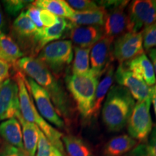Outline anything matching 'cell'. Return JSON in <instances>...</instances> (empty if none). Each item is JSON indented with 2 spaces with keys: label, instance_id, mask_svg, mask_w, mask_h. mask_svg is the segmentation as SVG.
Listing matches in <instances>:
<instances>
[{
  "label": "cell",
  "instance_id": "obj_11",
  "mask_svg": "<svg viewBox=\"0 0 156 156\" xmlns=\"http://www.w3.org/2000/svg\"><path fill=\"white\" fill-rule=\"evenodd\" d=\"M114 78L119 85L129 90L134 99L143 101L152 98V88L145 82L136 77L123 64H120L114 73Z\"/></svg>",
  "mask_w": 156,
  "mask_h": 156
},
{
  "label": "cell",
  "instance_id": "obj_20",
  "mask_svg": "<svg viewBox=\"0 0 156 156\" xmlns=\"http://www.w3.org/2000/svg\"><path fill=\"white\" fill-rule=\"evenodd\" d=\"M136 145V140L127 134L113 137L107 142L103 150L104 156H122Z\"/></svg>",
  "mask_w": 156,
  "mask_h": 156
},
{
  "label": "cell",
  "instance_id": "obj_22",
  "mask_svg": "<svg viewBox=\"0 0 156 156\" xmlns=\"http://www.w3.org/2000/svg\"><path fill=\"white\" fill-rule=\"evenodd\" d=\"M24 54L14 39L5 34H0V58L9 64H16Z\"/></svg>",
  "mask_w": 156,
  "mask_h": 156
},
{
  "label": "cell",
  "instance_id": "obj_36",
  "mask_svg": "<svg viewBox=\"0 0 156 156\" xmlns=\"http://www.w3.org/2000/svg\"><path fill=\"white\" fill-rule=\"evenodd\" d=\"M148 148L154 156H156V126L152 129V131L149 135Z\"/></svg>",
  "mask_w": 156,
  "mask_h": 156
},
{
  "label": "cell",
  "instance_id": "obj_41",
  "mask_svg": "<svg viewBox=\"0 0 156 156\" xmlns=\"http://www.w3.org/2000/svg\"><path fill=\"white\" fill-rule=\"evenodd\" d=\"M0 147H1V139H0Z\"/></svg>",
  "mask_w": 156,
  "mask_h": 156
},
{
  "label": "cell",
  "instance_id": "obj_1",
  "mask_svg": "<svg viewBox=\"0 0 156 156\" xmlns=\"http://www.w3.org/2000/svg\"><path fill=\"white\" fill-rule=\"evenodd\" d=\"M24 75L30 77L49 95L52 103L60 116L71 120L73 115V103L57 78L37 58L25 56L15 64Z\"/></svg>",
  "mask_w": 156,
  "mask_h": 156
},
{
  "label": "cell",
  "instance_id": "obj_2",
  "mask_svg": "<svg viewBox=\"0 0 156 156\" xmlns=\"http://www.w3.org/2000/svg\"><path fill=\"white\" fill-rule=\"evenodd\" d=\"M135 106L129 90L121 85H113L106 95L102 108V119L110 132H119L127 124Z\"/></svg>",
  "mask_w": 156,
  "mask_h": 156
},
{
  "label": "cell",
  "instance_id": "obj_6",
  "mask_svg": "<svg viewBox=\"0 0 156 156\" xmlns=\"http://www.w3.org/2000/svg\"><path fill=\"white\" fill-rule=\"evenodd\" d=\"M99 5L107 12L103 26L104 36L115 39L129 32L128 1H103Z\"/></svg>",
  "mask_w": 156,
  "mask_h": 156
},
{
  "label": "cell",
  "instance_id": "obj_23",
  "mask_svg": "<svg viewBox=\"0 0 156 156\" xmlns=\"http://www.w3.org/2000/svg\"><path fill=\"white\" fill-rule=\"evenodd\" d=\"M33 4L41 9L47 10L56 16L69 20L73 16L75 11L64 0H37Z\"/></svg>",
  "mask_w": 156,
  "mask_h": 156
},
{
  "label": "cell",
  "instance_id": "obj_4",
  "mask_svg": "<svg viewBox=\"0 0 156 156\" xmlns=\"http://www.w3.org/2000/svg\"><path fill=\"white\" fill-rule=\"evenodd\" d=\"M98 77L90 69L85 75L72 74L65 78L67 88L75 100L81 116L85 119H90Z\"/></svg>",
  "mask_w": 156,
  "mask_h": 156
},
{
  "label": "cell",
  "instance_id": "obj_15",
  "mask_svg": "<svg viewBox=\"0 0 156 156\" xmlns=\"http://www.w3.org/2000/svg\"><path fill=\"white\" fill-rule=\"evenodd\" d=\"M73 25L69 20L58 17V23L55 25L49 28H44L37 30L35 34L34 41L36 44V52L40 51L45 46L61 38L67 30Z\"/></svg>",
  "mask_w": 156,
  "mask_h": 156
},
{
  "label": "cell",
  "instance_id": "obj_13",
  "mask_svg": "<svg viewBox=\"0 0 156 156\" xmlns=\"http://www.w3.org/2000/svg\"><path fill=\"white\" fill-rule=\"evenodd\" d=\"M114 38L103 36L93 46L90 54L91 71L101 77L112 64V48Z\"/></svg>",
  "mask_w": 156,
  "mask_h": 156
},
{
  "label": "cell",
  "instance_id": "obj_14",
  "mask_svg": "<svg viewBox=\"0 0 156 156\" xmlns=\"http://www.w3.org/2000/svg\"><path fill=\"white\" fill-rule=\"evenodd\" d=\"M69 37L75 46L92 48L104 35L103 26L73 25L69 28Z\"/></svg>",
  "mask_w": 156,
  "mask_h": 156
},
{
  "label": "cell",
  "instance_id": "obj_32",
  "mask_svg": "<svg viewBox=\"0 0 156 156\" xmlns=\"http://www.w3.org/2000/svg\"><path fill=\"white\" fill-rule=\"evenodd\" d=\"M0 156H29L25 150L4 143L0 147Z\"/></svg>",
  "mask_w": 156,
  "mask_h": 156
},
{
  "label": "cell",
  "instance_id": "obj_18",
  "mask_svg": "<svg viewBox=\"0 0 156 156\" xmlns=\"http://www.w3.org/2000/svg\"><path fill=\"white\" fill-rule=\"evenodd\" d=\"M0 136L8 145L24 150L22 128L19 121L15 117L1 123Z\"/></svg>",
  "mask_w": 156,
  "mask_h": 156
},
{
  "label": "cell",
  "instance_id": "obj_24",
  "mask_svg": "<svg viewBox=\"0 0 156 156\" xmlns=\"http://www.w3.org/2000/svg\"><path fill=\"white\" fill-rule=\"evenodd\" d=\"M62 140L69 156H94L88 145L77 136L63 135Z\"/></svg>",
  "mask_w": 156,
  "mask_h": 156
},
{
  "label": "cell",
  "instance_id": "obj_17",
  "mask_svg": "<svg viewBox=\"0 0 156 156\" xmlns=\"http://www.w3.org/2000/svg\"><path fill=\"white\" fill-rule=\"evenodd\" d=\"M114 67L111 64L104 73V75L101 80L98 84L93 99L92 109L90 114V119H95L98 116L99 112L102 107V103L114 83Z\"/></svg>",
  "mask_w": 156,
  "mask_h": 156
},
{
  "label": "cell",
  "instance_id": "obj_9",
  "mask_svg": "<svg viewBox=\"0 0 156 156\" xmlns=\"http://www.w3.org/2000/svg\"><path fill=\"white\" fill-rule=\"evenodd\" d=\"M144 53L142 31L127 32L117 37L113 42V57L124 64Z\"/></svg>",
  "mask_w": 156,
  "mask_h": 156
},
{
  "label": "cell",
  "instance_id": "obj_29",
  "mask_svg": "<svg viewBox=\"0 0 156 156\" xmlns=\"http://www.w3.org/2000/svg\"><path fill=\"white\" fill-rule=\"evenodd\" d=\"M143 48L146 51L156 48V22L142 30Z\"/></svg>",
  "mask_w": 156,
  "mask_h": 156
},
{
  "label": "cell",
  "instance_id": "obj_40",
  "mask_svg": "<svg viewBox=\"0 0 156 156\" xmlns=\"http://www.w3.org/2000/svg\"><path fill=\"white\" fill-rule=\"evenodd\" d=\"M152 88V95H155L156 96V83L155 85H153V87H151Z\"/></svg>",
  "mask_w": 156,
  "mask_h": 156
},
{
  "label": "cell",
  "instance_id": "obj_28",
  "mask_svg": "<svg viewBox=\"0 0 156 156\" xmlns=\"http://www.w3.org/2000/svg\"><path fill=\"white\" fill-rule=\"evenodd\" d=\"M31 2V1H25V0H4L2 4L6 12L9 16L15 17L19 13L23 11L25 7H28Z\"/></svg>",
  "mask_w": 156,
  "mask_h": 156
},
{
  "label": "cell",
  "instance_id": "obj_31",
  "mask_svg": "<svg viewBox=\"0 0 156 156\" xmlns=\"http://www.w3.org/2000/svg\"><path fill=\"white\" fill-rule=\"evenodd\" d=\"M40 12L41 9L36 7L34 4L30 3L28 7H27V9L25 10V12L28 16L30 17V19L32 20V22L34 23L36 25V28L38 30H40L44 28L41 21L40 19Z\"/></svg>",
  "mask_w": 156,
  "mask_h": 156
},
{
  "label": "cell",
  "instance_id": "obj_26",
  "mask_svg": "<svg viewBox=\"0 0 156 156\" xmlns=\"http://www.w3.org/2000/svg\"><path fill=\"white\" fill-rule=\"evenodd\" d=\"M12 28L15 34L21 38L34 39L37 30L36 25L32 22L25 11H22L15 20Z\"/></svg>",
  "mask_w": 156,
  "mask_h": 156
},
{
  "label": "cell",
  "instance_id": "obj_21",
  "mask_svg": "<svg viewBox=\"0 0 156 156\" xmlns=\"http://www.w3.org/2000/svg\"><path fill=\"white\" fill-rule=\"evenodd\" d=\"M107 12L103 7L95 10L77 12L69 20L74 25L82 26H103L106 20Z\"/></svg>",
  "mask_w": 156,
  "mask_h": 156
},
{
  "label": "cell",
  "instance_id": "obj_38",
  "mask_svg": "<svg viewBox=\"0 0 156 156\" xmlns=\"http://www.w3.org/2000/svg\"><path fill=\"white\" fill-rule=\"evenodd\" d=\"M5 26H6L5 19V17H4V13H3L1 5H0V34H5L4 31H5Z\"/></svg>",
  "mask_w": 156,
  "mask_h": 156
},
{
  "label": "cell",
  "instance_id": "obj_10",
  "mask_svg": "<svg viewBox=\"0 0 156 156\" xmlns=\"http://www.w3.org/2000/svg\"><path fill=\"white\" fill-rule=\"evenodd\" d=\"M129 32L138 33L156 22V1H132L128 7Z\"/></svg>",
  "mask_w": 156,
  "mask_h": 156
},
{
  "label": "cell",
  "instance_id": "obj_8",
  "mask_svg": "<svg viewBox=\"0 0 156 156\" xmlns=\"http://www.w3.org/2000/svg\"><path fill=\"white\" fill-rule=\"evenodd\" d=\"M151 99L138 101L127 122L128 132L135 140L145 142L153 129V122L150 113Z\"/></svg>",
  "mask_w": 156,
  "mask_h": 156
},
{
  "label": "cell",
  "instance_id": "obj_30",
  "mask_svg": "<svg viewBox=\"0 0 156 156\" xmlns=\"http://www.w3.org/2000/svg\"><path fill=\"white\" fill-rule=\"evenodd\" d=\"M67 3L72 9L77 12H86L95 10L101 7L94 1L90 0H68Z\"/></svg>",
  "mask_w": 156,
  "mask_h": 156
},
{
  "label": "cell",
  "instance_id": "obj_5",
  "mask_svg": "<svg viewBox=\"0 0 156 156\" xmlns=\"http://www.w3.org/2000/svg\"><path fill=\"white\" fill-rule=\"evenodd\" d=\"M73 43L69 40L56 41L45 46L39 51L37 58L58 77L69 67L73 60Z\"/></svg>",
  "mask_w": 156,
  "mask_h": 156
},
{
  "label": "cell",
  "instance_id": "obj_27",
  "mask_svg": "<svg viewBox=\"0 0 156 156\" xmlns=\"http://www.w3.org/2000/svg\"><path fill=\"white\" fill-rule=\"evenodd\" d=\"M38 142L36 156H66L49 142L44 134L38 130Z\"/></svg>",
  "mask_w": 156,
  "mask_h": 156
},
{
  "label": "cell",
  "instance_id": "obj_37",
  "mask_svg": "<svg viewBox=\"0 0 156 156\" xmlns=\"http://www.w3.org/2000/svg\"><path fill=\"white\" fill-rule=\"evenodd\" d=\"M147 54L149 56V59L151 60L152 64H153L154 71H155V77H156V48H152L147 51Z\"/></svg>",
  "mask_w": 156,
  "mask_h": 156
},
{
  "label": "cell",
  "instance_id": "obj_33",
  "mask_svg": "<svg viewBox=\"0 0 156 156\" xmlns=\"http://www.w3.org/2000/svg\"><path fill=\"white\" fill-rule=\"evenodd\" d=\"M40 19L44 27L49 28L55 25L58 23V17L45 9H41Z\"/></svg>",
  "mask_w": 156,
  "mask_h": 156
},
{
  "label": "cell",
  "instance_id": "obj_19",
  "mask_svg": "<svg viewBox=\"0 0 156 156\" xmlns=\"http://www.w3.org/2000/svg\"><path fill=\"white\" fill-rule=\"evenodd\" d=\"M15 118L19 121L22 128L24 150L29 156H36L39 136L38 127L33 123L25 121L20 114V111L15 115Z\"/></svg>",
  "mask_w": 156,
  "mask_h": 156
},
{
  "label": "cell",
  "instance_id": "obj_39",
  "mask_svg": "<svg viewBox=\"0 0 156 156\" xmlns=\"http://www.w3.org/2000/svg\"><path fill=\"white\" fill-rule=\"evenodd\" d=\"M151 102H153V103L154 112H155V117H156V96L155 95H152Z\"/></svg>",
  "mask_w": 156,
  "mask_h": 156
},
{
  "label": "cell",
  "instance_id": "obj_16",
  "mask_svg": "<svg viewBox=\"0 0 156 156\" xmlns=\"http://www.w3.org/2000/svg\"><path fill=\"white\" fill-rule=\"evenodd\" d=\"M136 77L144 81L149 87L156 83V77L153 64L145 53L123 64Z\"/></svg>",
  "mask_w": 156,
  "mask_h": 156
},
{
  "label": "cell",
  "instance_id": "obj_34",
  "mask_svg": "<svg viewBox=\"0 0 156 156\" xmlns=\"http://www.w3.org/2000/svg\"><path fill=\"white\" fill-rule=\"evenodd\" d=\"M129 156H154L148 148L147 145L142 143L136 145L131 151Z\"/></svg>",
  "mask_w": 156,
  "mask_h": 156
},
{
  "label": "cell",
  "instance_id": "obj_7",
  "mask_svg": "<svg viewBox=\"0 0 156 156\" xmlns=\"http://www.w3.org/2000/svg\"><path fill=\"white\" fill-rule=\"evenodd\" d=\"M23 75L25 85L34 98L36 108L41 116L58 129L65 128V123L58 114L48 93L30 77L23 73Z\"/></svg>",
  "mask_w": 156,
  "mask_h": 156
},
{
  "label": "cell",
  "instance_id": "obj_25",
  "mask_svg": "<svg viewBox=\"0 0 156 156\" xmlns=\"http://www.w3.org/2000/svg\"><path fill=\"white\" fill-rule=\"evenodd\" d=\"M90 47L81 48L74 46L75 58L72 67V74L75 75H85L90 72Z\"/></svg>",
  "mask_w": 156,
  "mask_h": 156
},
{
  "label": "cell",
  "instance_id": "obj_12",
  "mask_svg": "<svg viewBox=\"0 0 156 156\" xmlns=\"http://www.w3.org/2000/svg\"><path fill=\"white\" fill-rule=\"evenodd\" d=\"M20 112L19 87L16 80H6L0 84V121L15 118Z\"/></svg>",
  "mask_w": 156,
  "mask_h": 156
},
{
  "label": "cell",
  "instance_id": "obj_3",
  "mask_svg": "<svg viewBox=\"0 0 156 156\" xmlns=\"http://www.w3.org/2000/svg\"><path fill=\"white\" fill-rule=\"evenodd\" d=\"M16 81L19 87L20 111L23 119L38 126L51 143L59 150L62 153L65 154V150L62 140L63 134L51 126L38 113L33 101L32 97L29 94L28 88L25 85L22 72L17 73Z\"/></svg>",
  "mask_w": 156,
  "mask_h": 156
},
{
  "label": "cell",
  "instance_id": "obj_35",
  "mask_svg": "<svg viewBox=\"0 0 156 156\" xmlns=\"http://www.w3.org/2000/svg\"><path fill=\"white\" fill-rule=\"evenodd\" d=\"M10 64L0 58V84L9 79L10 72Z\"/></svg>",
  "mask_w": 156,
  "mask_h": 156
}]
</instances>
